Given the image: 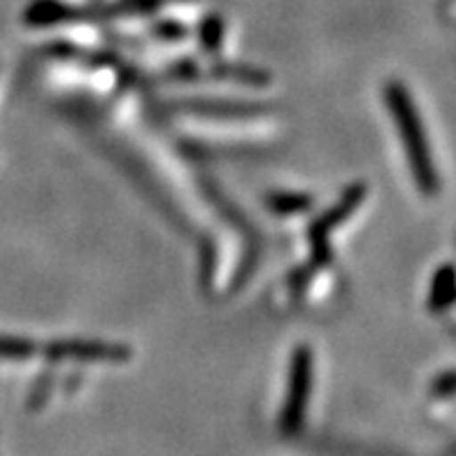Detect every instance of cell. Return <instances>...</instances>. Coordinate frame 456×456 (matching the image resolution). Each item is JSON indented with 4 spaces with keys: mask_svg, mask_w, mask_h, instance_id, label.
Listing matches in <instances>:
<instances>
[{
    "mask_svg": "<svg viewBox=\"0 0 456 456\" xmlns=\"http://www.w3.org/2000/svg\"><path fill=\"white\" fill-rule=\"evenodd\" d=\"M361 196H363V189H361V186H356V189H352V191L345 196V200H340V203L336 205V210L330 212V215H326L322 222L314 224L313 242H314V247H317V256H326L324 254L326 238H329L330 231H333V228H336L338 224L345 219V216H349L352 212L356 210V205L361 203Z\"/></svg>",
    "mask_w": 456,
    "mask_h": 456,
    "instance_id": "obj_3",
    "label": "cell"
},
{
    "mask_svg": "<svg viewBox=\"0 0 456 456\" xmlns=\"http://www.w3.org/2000/svg\"><path fill=\"white\" fill-rule=\"evenodd\" d=\"M313 378V352L300 345L294 354V366H291V394H289V417H298L303 408V398L307 394V385Z\"/></svg>",
    "mask_w": 456,
    "mask_h": 456,
    "instance_id": "obj_2",
    "label": "cell"
},
{
    "mask_svg": "<svg viewBox=\"0 0 456 456\" xmlns=\"http://www.w3.org/2000/svg\"><path fill=\"white\" fill-rule=\"evenodd\" d=\"M30 347L28 342L24 340H14V338H0V354L3 356H24L28 354Z\"/></svg>",
    "mask_w": 456,
    "mask_h": 456,
    "instance_id": "obj_5",
    "label": "cell"
},
{
    "mask_svg": "<svg viewBox=\"0 0 456 456\" xmlns=\"http://www.w3.org/2000/svg\"><path fill=\"white\" fill-rule=\"evenodd\" d=\"M454 291H456L454 271H452V268H444V271H440V275L436 277V282H433L431 305L433 307L447 305V303L454 298Z\"/></svg>",
    "mask_w": 456,
    "mask_h": 456,
    "instance_id": "obj_4",
    "label": "cell"
},
{
    "mask_svg": "<svg viewBox=\"0 0 456 456\" xmlns=\"http://www.w3.org/2000/svg\"><path fill=\"white\" fill-rule=\"evenodd\" d=\"M387 102H389V112L394 117L398 133H401L403 144H405V154H408L414 182H417V186L424 193H436V189H438V175H436V168H433L427 133H424L419 114L414 110V102L410 98L408 89L398 85V82H391L387 86Z\"/></svg>",
    "mask_w": 456,
    "mask_h": 456,
    "instance_id": "obj_1",
    "label": "cell"
}]
</instances>
